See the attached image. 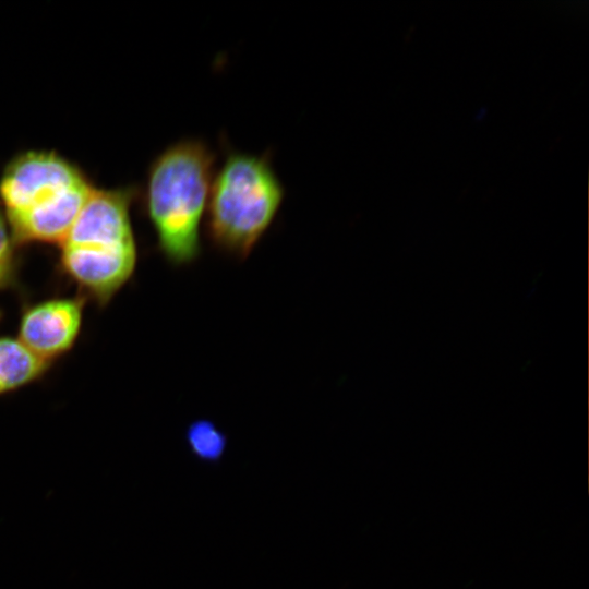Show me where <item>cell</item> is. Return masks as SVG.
<instances>
[{
	"instance_id": "cell-3",
	"label": "cell",
	"mask_w": 589,
	"mask_h": 589,
	"mask_svg": "<svg viewBox=\"0 0 589 589\" xmlns=\"http://www.w3.org/2000/svg\"><path fill=\"white\" fill-rule=\"evenodd\" d=\"M133 192L94 189L60 243L63 271L99 303L113 297L136 266Z\"/></svg>"
},
{
	"instance_id": "cell-2",
	"label": "cell",
	"mask_w": 589,
	"mask_h": 589,
	"mask_svg": "<svg viewBox=\"0 0 589 589\" xmlns=\"http://www.w3.org/2000/svg\"><path fill=\"white\" fill-rule=\"evenodd\" d=\"M94 188L53 152L15 157L0 179L3 214L16 242L61 243Z\"/></svg>"
},
{
	"instance_id": "cell-5",
	"label": "cell",
	"mask_w": 589,
	"mask_h": 589,
	"mask_svg": "<svg viewBox=\"0 0 589 589\" xmlns=\"http://www.w3.org/2000/svg\"><path fill=\"white\" fill-rule=\"evenodd\" d=\"M83 302L55 298L29 306L19 325V339L49 362L72 348L82 326Z\"/></svg>"
},
{
	"instance_id": "cell-7",
	"label": "cell",
	"mask_w": 589,
	"mask_h": 589,
	"mask_svg": "<svg viewBox=\"0 0 589 589\" xmlns=\"http://www.w3.org/2000/svg\"><path fill=\"white\" fill-rule=\"evenodd\" d=\"M185 438L191 453L205 462L219 461L227 446L226 435L208 420H196L190 424Z\"/></svg>"
},
{
	"instance_id": "cell-1",
	"label": "cell",
	"mask_w": 589,
	"mask_h": 589,
	"mask_svg": "<svg viewBox=\"0 0 589 589\" xmlns=\"http://www.w3.org/2000/svg\"><path fill=\"white\" fill-rule=\"evenodd\" d=\"M217 157L201 139H182L149 165L144 192L147 217L163 255L173 265L201 253V228Z\"/></svg>"
},
{
	"instance_id": "cell-6",
	"label": "cell",
	"mask_w": 589,
	"mask_h": 589,
	"mask_svg": "<svg viewBox=\"0 0 589 589\" xmlns=\"http://www.w3.org/2000/svg\"><path fill=\"white\" fill-rule=\"evenodd\" d=\"M48 365L49 362L36 356L19 338L0 337V394L34 382Z\"/></svg>"
},
{
	"instance_id": "cell-8",
	"label": "cell",
	"mask_w": 589,
	"mask_h": 589,
	"mask_svg": "<svg viewBox=\"0 0 589 589\" xmlns=\"http://www.w3.org/2000/svg\"><path fill=\"white\" fill-rule=\"evenodd\" d=\"M16 243L7 218L0 211V289L8 287L15 279Z\"/></svg>"
},
{
	"instance_id": "cell-4",
	"label": "cell",
	"mask_w": 589,
	"mask_h": 589,
	"mask_svg": "<svg viewBox=\"0 0 589 589\" xmlns=\"http://www.w3.org/2000/svg\"><path fill=\"white\" fill-rule=\"evenodd\" d=\"M271 152L248 154L225 146L206 208V232L218 250L247 257L273 224L285 199Z\"/></svg>"
}]
</instances>
